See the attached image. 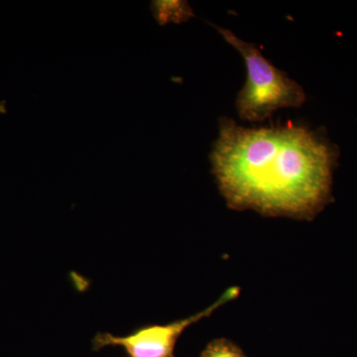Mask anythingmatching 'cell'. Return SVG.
<instances>
[{
    "label": "cell",
    "mask_w": 357,
    "mask_h": 357,
    "mask_svg": "<svg viewBox=\"0 0 357 357\" xmlns=\"http://www.w3.org/2000/svg\"><path fill=\"white\" fill-rule=\"evenodd\" d=\"M333 148L303 126L248 128L220 119L211 154L227 206L271 217L312 218L330 198Z\"/></svg>",
    "instance_id": "6da1fadb"
},
{
    "label": "cell",
    "mask_w": 357,
    "mask_h": 357,
    "mask_svg": "<svg viewBox=\"0 0 357 357\" xmlns=\"http://www.w3.org/2000/svg\"><path fill=\"white\" fill-rule=\"evenodd\" d=\"M215 27L245 63L248 77L236 98V109L241 119L264 121L276 110L304 105L307 98L304 89L272 65L255 44L243 41L229 29Z\"/></svg>",
    "instance_id": "7a4b0ae2"
},
{
    "label": "cell",
    "mask_w": 357,
    "mask_h": 357,
    "mask_svg": "<svg viewBox=\"0 0 357 357\" xmlns=\"http://www.w3.org/2000/svg\"><path fill=\"white\" fill-rule=\"evenodd\" d=\"M239 288L227 289L210 307L192 314L189 318L174 321L168 325L148 326L126 337H117L109 333H100L93 338V351L107 347H121L128 357H175L176 344L189 326L210 317L215 310L236 299Z\"/></svg>",
    "instance_id": "3957f363"
},
{
    "label": "cell",
    "mask_w": 357,
    "mask_h": 357,
    "mask_svg": "<svg viewBox=\"0 0 357 357\" xmlns=\"http://www.w3.org/2000/svg\"><path fill=\"white\" fill-rule=\"evenodd\" d=\"M152 13L160 25L182 23L194 17V11L187 1L182 0H159L152 2Z\"/></svg>",
    "instance_id": "277c9868"
},
{
    "label": "cell",
    "mask_w": 357,
    "mask_h": 357,
    "mask_svg": "<svg viewBox=\"0 0 357 357\" xmlns=\"http://www.w3.org/2000/svg\"><path fill=\"white\" fill-rule=\"evenodd\" d=\"M199 357H248L243 349L227 338L211 340Z\"/></svg>",
    "instance_id": "5b68a950"
}]
</instances>
